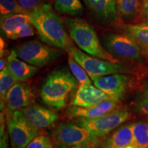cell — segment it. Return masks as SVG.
I'll use <instances>...</instances> for the list:
<instances>
[{"label": "cell", "mask_w": 148, "mask_h": 148, "mask_svg": "<svg viewBox=\"0 0 148 148\" xmlns=\"http://www.w3.org/2000/svg\"><path fill=\"white\" fill-rule=\"evenodd\" d=\"M55 138L57 145L62 148L82 145H90L95 147L100 141L87 129L74 121L59 125Z\"/></svg>", "instance_id": "obj_8"}, {"label": "cell", "mask_w": 148, "mask_h": 148, "mask_svg": "<svg viewBox=\"0 0 148 148\" xmlns=\"http://www.w3.org/2000/svg\"><path fill=\"white\" fill-rule=\"evenodd\" d=\"M102 43L114 57L138 60L141 56L140 46L129 34L108 33L103 37Z\"/></svg>", "instance_id": "obj_9"}, {"label": "cell", "mask_w": 148, "mask_h": 148, "mask_svg": "<svg viewBox=\"0 0 148 148\" xmlns=\"http://www.w3.org/2000/svg\"><path fill=\"white\" fill-rule=\"evenodd\" d=\"M54 8L58 12L73 16L81 14L83 11L79 0H54Z\"/></svg>", "instance_id": "obj_23"}, {"label": "cell", "mask_w": 148, "mask_h": 148, "mask_svg": "<svg viewBox=\"0 0 148 148\" xmlns=\"http://www.w3.org/2000/svg\"><path fill=\"white\" fill-rule=\"evenodd\" d=\"M95 147L93 146L90 145H78V146H74L71 148H94Z\"/></svg>", "instance_id": "obj_33"}, {"label": "cell", "mask_w": 148, "mask_h": 148, "mask_svg": "<svg viewBox=\"0 0 148 148\" xmlns=\"http://www.w3.org/2000/svg\"><path fill=\"white\" fill-rule=\"evenodd\" d=\"M134 142L133 123L116 129L112 134L99 141V148H132Z\"/></svg>", "instance_id": "obj_15"}, {"label": "cell", "mask_w": 148, "mask_h": 148, "mask_svg": "<svg viewBox=\"0 0 148 148\" xmlns=\"http://www.w3.org/2000/svg\"><path fill=\"white\" fill-rule=\"evenodd\" d=\"M110 98L97 86L92 84L79 85L70 102V106L90 108Z\"/></svg>", "instance_id": "obj_13"}, {"label": "cell", "mask_w": 148, "mask_h": 148, "mask_svg": "<svg viewBox=\"0 0 148 148\" xmlns=\"http://www.w3.org/2000/svg\"><path fill=\"white\" fill-rule=\"evenodd\" d=\"M0 62H1V66H0V69L3 70L4 68H5L7 66V61L5 62V60L2 58H1V60H0Z\"/></svg>", "instance_id": "obj_32"}, {"label": "cell", "mask_w": 148, "mask_h": 148, "mask_svg": "<svg viewBox=\"0 0 148 148\" xmlns=\"http://www.w3.org/2000/svg\"><path fill=\"white\" fill-rule=\"evenodd\" d=\"M88 8L96 17L105 21H114L117 18L116 0H84Z\"/></svg>", "instance_id": "obj_17"}, {"label": "cell", "mask_w": 148, "mask_h": 148, "mask_svg": "<svg viewBox=\"0 0 148 148\" xmlns=\"http://www.w3.org/2000/svg\"><path fill=\"white\" fill-rule=\"evenodd\" d=\"M20 59L35 66L43 67L60 56L56 49L37 40L23 42L14 49Z\"/></svg>", "instance_id": "obj_6"}, {"label": "cell", "mask_w": 148, "mask_h": 148, "mask_svg": "<svg viewBox=\"0 0 148 148\" xmlns=\"http://www.w3.org/2000/svg\"><path fill=\"white\" fill-rule=\"evenodd\" d=\"M32 24L29 23L23 24L19 29L16 31V32L12 37V40H16L18 38H26V37L32 36L34 34V30L33 28Z\"/></svg>", "instance_id": "obj_27"}, {"label": "cell", "mask_w": 148, "mask_h": 148, "mask_svg": "<svg viewBox=\"0 0 148 148\" xmlns=\"http://www.w3.org/2000/svg\"><path fill=\"white\" fill-rule=\"evenodd\" d=\"M4 50V41H3L2 38H1V55H2V53Z\"/></svg>", "instance_id": "obj_34"}, {"label": "cell", "mask_w": 148, "mask_h": 148, "mask_svg": "<svg viewBox=\"0 0 148 148\" xmlns=\"http://www.w3.org/2000/svg\"><path fill=\"white\" fill-rule=\"evenodd\" d=\"M30 22L28 14L20 13L9 16L8 17L1 19V32L7 38L12 39L16 31L23 24Z\"/></svg>", "instance_id": "obj_18"}, {"label": "cell", "mask_w": 148, "mask_h": 148, "mask_svg": "<svg viewBox=\"0 0 148 148\" xmlns=\"http://www.w3.org/2000/svg\"><path fill=\"white\" fill-rule=\"evenodd\" d=\"M69 36L82 51L88 55L117 63V60L103 47L97 33L90 24L79 18H65Z\"/></svg>", "instance_id": "obj_3"}, {"label": "cell", "mask_w": 148, "mask_h": 148, "mask_svg": "<svg viewBox=\"0 0 148 148\" xmlns=\"http://www.w3.org/2000/svg\"><path fill=\"white\" fill-rule=\"evenodd\" d=\"M119 101L112 99L106 100L90 108H84L75 106H70L67 109V115L71 118H85L93 119L101 116L103 114L111 112L117 108Z\"/></svg>", "instance_id": "obj_14"}, {"label": "cell", "mask_w": 148, "mask_h": 148, "mask_svg": "<svg viewBox=\"0 0 148 148\" xmlns=\"http://www.w3.org/2000/svg\"><path fill=\"white\" fill-rule=\"evenodd\" d=\"M130 118L127 110L115 108L110 112L93 119L77 118L75 123L90 131L95 137L100 139L108 135Z\"/></svg>", "instance_id": "obj_5"}, {"label": "cell", "mask_w": 148, "mask_h": 148, "mask_svg": "<svg viewBox=\"0 0 148 148\" xmlns=\"http://www.w3.org/2000/svg\"><path fill=\"white\" fill-rule=\"evenodd\" d=\"M52 142L49 137L38 135L31 140L25 148H52Z\"/></svg>", "instance_id": "obj_26"}, {"label": "cell", "mask_w": 148, "mask_h": 148, "mask_svg": "<svg viewBox=\"0 0 148 148\" xmlns=\"http://www.w3.org/2000/svg\"><path fill=\"white\" fill-rule=\"evenodd\" d=\"M28 14L22 8L17 0H0V16L1 19L15 14Z\"/></svg>", "instance_id": "obj_24"}, {"label": "cell", "mask_w": 148, "mask_h": 148, "mask_svg": "<svg viewBox=\"0 0 148 148\" xmlns=\"http://www.w3.org/2000/svg\"><path fill=\"white\" fill-rule=\"evenodd\" d=\"M140 12H141L142 17L148 22V0H143Z\"/></svg>", "instance_id": "obj_30"}, {"label": "cell", "mask_w": 148, "mask_h": 148, "mask_svg": "<svg viewBox=\"0 0 148 148\" xmlns=\"http://www.w3.org/2000/svg\"><path fill=\"white\" fill-rule=\"evenodd\" d=\"M127 32L140 47L148 51V22L130 25L127 27Z\"/></svg>", "instance_id": "obj_21"}, {"label": "cell", "mask_w": 148, "mask_h": 148, "mask_svg": "<svg viewBox=\"0 0 148 148\" xmlns=\"http://www.w3.org/2000/svg\"><path fill=\"white\" fill-rule=\"evenodd\" d=\"M18 82L11 73L8 66L0 72V97H1V111L5 109V99L7 94L16 83Z\"/></svg>", "instance_id": "obj_20"}, {"label": "cell", "mask_w": 148, "mask_h": 148, "mask_svg": "<svg viewBox=\"0 0 148 148\" xmlns=\"http://www.w3.org/2000/svg\"><path fill=\"white\" fill-rule=\"evenodd\" d=\"M77 80L66 68L56 69L48 74L42 82L40 95L46 104L60 110L67 104L77 86Z\"/></svg>", "instance_id": "obj_2"}, {"label": "cell", "mask_w": 148, "mask_h": 148, "mask_svg": "<svg viewBox=\"0 0 148 148\" xmlns=\"http://www.w3.org/2000/svg\"><path fill=\"white\" fill-rule=\"evenodd\" d=\"M6 61L8 69L18 82L27 80L34 76L38 71L36 66L18 58L14 49L11 51Z\"/></svg>", "instance_id": "obj_16"}, {"label": "cell", "mask_w": 148, "mask_h": 148, "mask_svg": "<svg viewBox=\"0 0 148 148\" xmlns=\"http://www.w3.org/2000/svg\"><path fill=\"white\" fill-rule=\"evenodd\" d=\"M68 53L84 68L92 81L98 77L124 71L117 63L88 55L77 47L71 45L66 49Z\"/></svg>", "instance_id": "obj_4"}, {"label": "cell", "mask_w": 148, "mask_h": 148, "mask_svg": "<svg viewBox=\"0 0 148 148\" xmlns=\"http://www.w3.org/2000/svg\"><path fill=\"white\" fill-rule=\"evenodd\" d=\"M68 62H69V69L71 70L72 74L74 77L76 78L78 83L80 85H89L92 84L91 79L86 73L84 68L80 64H79L71 56L69 55L68 58Z\"/></svg>", "instance_id": "obj_25"}, {"label": "cell", "mask_w": 148, "mask_h": 148, "mask_svg": "<svg viewBox=\"0 0 148 148\" xmlns=\"http://www.w3.org/2000/svg\"><path fill=\"white\" fill-rule=\"evenodd\" d=\"M30 23L40 39L47 45L64 49L72 45L63 21L48 3H43L28 13Z\"/></svg>", "instance_id": "obj_1"}, {"label": "cell", "mask_w": 148, "mask_h": 148, "mask_svg": "<svg viewBox=\"0 0 148 148\" xmlns=\"http://www.w3.org/2000/svg\"><path fill=\"white\" fill-rule=\"evenodd\" d=\"M6 125L12 148H25L40 134L39 130L29 123L19 110L6 112Z\"/></svg>", "instance_id": "obj_7"}, {"label": "cell", "mask_w": 148, "mask_h": 148, "mask_svg": "<svg viewBox=\"0 0 148 148\" xmlns=\"http://www.w3.org/2000/svg\"><path fill=\"white\" fill-rule=\"evenodd\" d=\"M45 0H17L20 5L27 13L44 3Z\"/></svg>", "instance_id": "obj_28"}, {"label": "cell", "mask_w": 148, "mask_h": 148, "mask_svg": "<svg viewBox=\"0 0 148 148\" xmlns=\"http://www.w3.org/2000/svg\"><path fill=\"white\" fill-rule=\"evenodd\" d=\"M8 135L5 133L4 136L1 137V148H7L8 146Z\"/></svg>", "instance_id": "obj_31"}, {"label": "cell", "mask_w": 148, "mask_h": 148, "mask_svg": "<svg viewBox=\"0 0 148 148\" xmlns=\"http://www.w3.org/2000/svg\"><path fill=\"white\" fill-rule=\"evenodd\" d=\"M34 94L31 87L23 82L16 83L10 88L5 99V112H12L32 104Z\"/></svg>", "instance_id": "obj_11"}, {"label": "cell", "mask_w": 148, "mask_h": 148, "mask_svg": "<svg viewBox=\"0 0 148 148\" xmlns=\"http://www.w3.org/2000/svg\"><path fill=\"white\" fill-rule=\"evenodd\" d=\"M138 110L140 113L148 116V89L145 90L138 101Z\"/></svg>", "instance_id": "obj_29"}, {"label": "cell", "mask_w": 148, "mask_h": 148, "mask_svg": "<svg viewBox=\"0 0 148 148\" xmlns=\"http://www.w3.org/2000/svg\"><path fill=\"white\" fill-rule=\"evenodd\" d=\"M92 82L110 99L119 101L123 99L126 91L128 77L123 74L114 73L98 77Z\"/></svg>", "instance_id": "obj_10"}, {"label": "cell", "mask_w": 148, "mask_h": 148, "mask_svg": "<svg viewBox=\"0 0 148 148\" xmlns=\"http://www.w3.org/2000/svg\"><path fill=\"white\" fill-rule=\"evenodd\" d=\"M141 0H116L117 13L124 19L135 18L141 10Z\"/></svg>", "instance_id": "obj_19"}, {"label": "cell", "mask_w": 148, "mask_h": 148, "mask_svg": "<svg viewBox=\"0 0 148 148\" xmlns=\"http://www.w3.org/2000/svg\"><path fill=\"white\" fill-rule=\"evenodd\" d=\"M18 110L29 123L38 130L51 126L58 119V114L54 111L36 104H31Z\"/></svg>", "instance_id": "obj_12"}, {"label": "cell", "mask_w": 148, "mask_h": 148, "mask_svg": "<svg viewBox=\"0 0 148 148\" xmlns=\"http://www.w3.org/2000/svg\"><path fill=\"white\" fill-rule=\"evenodd\" d=\"M133 135L132 148H148V121L133 123Z\"/></svg>", "instance_id": "obj_22"}]
</instances>
